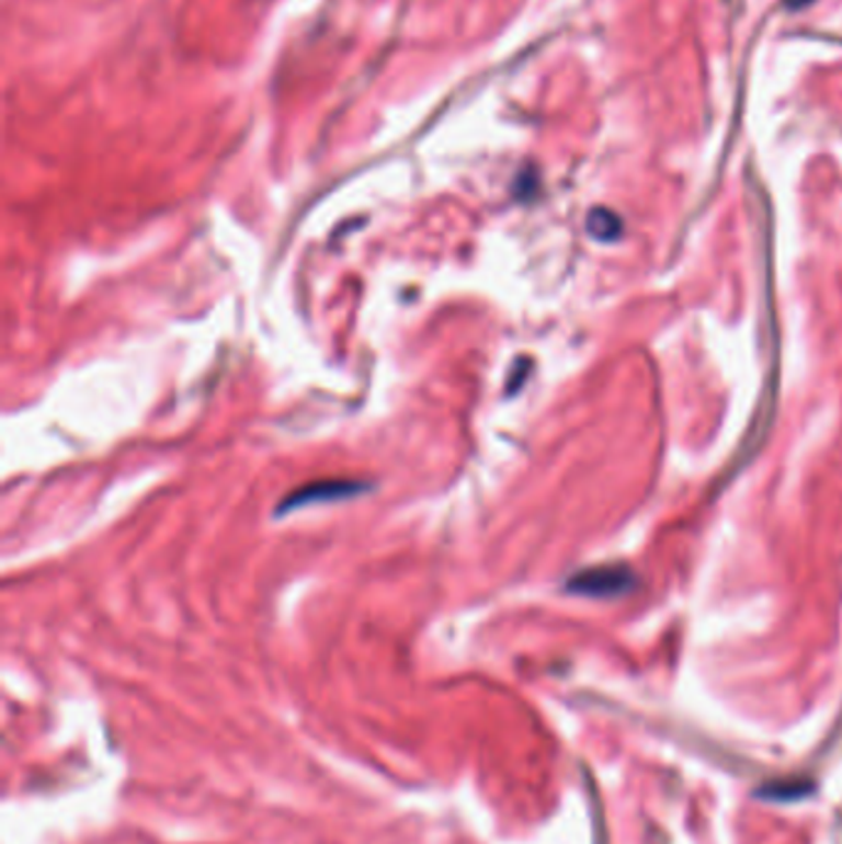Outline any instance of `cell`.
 Segmentation results:
<instances>
[{"mask_svg": "<svg viewBox=\"0 0 842 844\" xmlns=\"http://www.w3.org/2000/svg\"><path fill=\"white\" fill-rule=\"evenodd\" d=\"M368 489H371L368 484L354 482V479H325V482H311V484L295 489V492H289L277 504V509H274V514L285 516V514L299 512V509H307V506L346 502V499L366 494Z\"/></svg>", "mask_w": 842, "mask_h": 844, "instance_id": "obj_1", "label": "cell"}]
</instances>
